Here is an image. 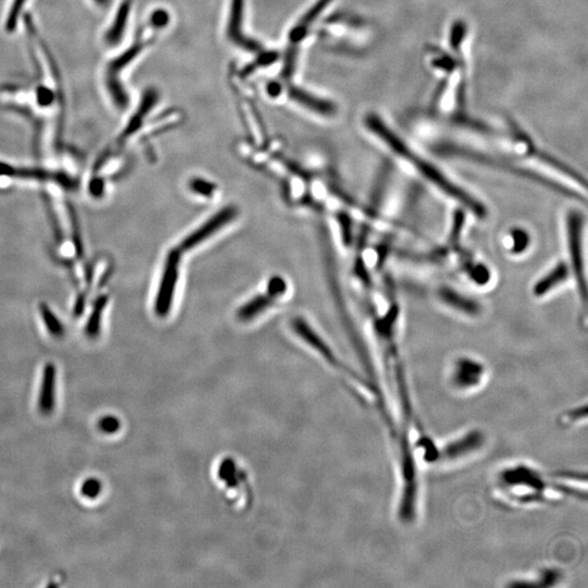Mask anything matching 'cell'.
Listing matches in <instances>:
<instances>
[{
    "instance_id": "cell-9",
    "label": "cell",
    "mask_w": 588,
    "mask_h": 588,
    "mask_svg": "<svg viewBox=\"0 0 588 588\" xmlns=\"http://www.w3.org/2000/svg\"><path fill=\"white\" fill-rule=\"evenodd\" d=\"M181 254V251L178 248L169 251L167 254L162 279L155 299V313L160 317H165L171 311L180 277Z\"/></svg>"
},
{
    "instance_id": "cell-16",
    "label": "cell",
    "mask_w": 588,
    "mask_h": 588,
    "mask_svg": "<svg viewBox=\"0 0 588 588\" xmlns=\"http://www.w3.org/2000/svg\"><path fill=\"white\" fill-rule=\"evenodd\" d=\"M532 243V235L526 228L514 226L507 230L505 237V249L513 258L524 255L530 250Z\"/></svg>"
},
{
    "instance_id": "cell-24",
    "label": "cell",
    "mask_w": 588,
    "mask_h": 588,
    "mask_svg": "<svg viewBox=\"0 0 588 588\" xmlns=\"http://www.w3.org/2000/svg\"><path fill=\"white\" fill-rule=\"evenodd\" d=\"M99 427L104 434H115L120 428V421L115 417H105L99 421Z\"/></svg>"
},
{
    "instance_id": "cell-2",
    "label": "cell",
    "mask_w": 588,
    "mask_h": 588,
    "mask_svg": "<svg viewBox=\"0 0 588 588\" xmlns=\"http://www.w3.org/2000/svg\"><path fill=\"white\" fill-rule=\"evenodd\" d=\"M471 51L472 30L462 18L450 21L442 43H430L425 47V68L436 81L429 114L450 119L467 112Z\"/></svg>"
},
{
    "instance_id": "cell-17",
    "label": "cell",
    "mask_w": 588,
    "mask_h": 588,
    "mask_svg": "<svg viewBox=\"0 0 588 588\" xmlns=\"http://www.w3.org/2000/svg\"><path fill=\"white\" fill-rule=\"evenodd\" d=\"M55 367L51 364H49V365H46L45 369H44L41 394L38 396V409L41 411L42 414H51L53 408H55Z\"/></svg>"
},
{
    "instance_id": "cell-22",
    "label": "cell",
    "mask_w": 588,
    "mask_h": 588,
    "mask_svg": "<svg viewBox=\"0 0 588 588\" xmlns=\"http://www.w3.org/2000/svg\"><path fill=\"white\" fill-rule=\"evenodd\" d=\"M101 482L96 478H89L83 482L81 487V494L85 498L94 499L101 494Z\"/></svg>"
},
{
    "instance_id": "cell-23",
    "label": "cell",
    "mask_w": 588,
    "mask_h": 588,
    "mask_svg": "<svg viewBox=\"0 0 588 588\" xmlns=\"http://www.w3.org/2000/svg\"><path fill=\"white\" fill-rule=\"evenodd\" d=\"M267 289L268 294L271 298L276 299L278 296L285 294V291H287V283H285V279H283V278L279 277V276H275L268 283Z\"/></svg>"
},
{
    "instance_id": "cell-26",
    "label": "cell",
    "mask_w": 588,
    "mask_h": 588,
    "mask_svg": "<svg viewBox=\"0 0 588 588\" xmlns=\"http://www.w3.org/2000/svg\"><path fill=\"white\" fill-rule=\"evenodd\" d=\"M94 3H96L99 7L106 8L110 5L111 0H93Z\"/></svg>"
},
{
    "instance_id": "cell-1",
    "label": "cell",
    "mask_w": 588,
    "mask_h": 588,
    "mask_svg": "<svg viewBox=\"0 0 588 588\" xmlns=\"http://www.w3.org/2000/svg\"><path fill=\"white\" fill-rule=\"evenodd\" d=\"M384 283L386 310L373 312V331L378 346L381 374L387 387L384 394L385 409L394 428L404 437H410L423 428L415 411L414 399L407 376V369L400 346L401 308L394 280L387 276Z\"/></svg>"
},
{
    "instance_id": "cell-10",
    "label": "cell",
    "mask_w": 588,
    "mask_h": 588,
    "mask_svg": "<svg viewBox=\"0 0 588 588\" xmlns=\"http://www.w3.org/2000/svg\"><path fill=\"white\" fill-rule=\"evenodd\" d=\"M237 214H239V210L233 205H229V206L221 208V210L215 212L212 216H210L204 224L194 230L192 233L187 235L180 243L178 249L181 252H189V251L194 250L205 241L210 239L212 235L219 233L220 230L231 224L237 217Z\"/></svg>"
},
{
    "instance_id": "cell-12",
    "label": "cell",
    "mask_w": 588,
    "mask_h": 588,
    "mask_svg": "<svg viewBox=\"0 0 588 588\" xmlns=\"http://www.w3.org/2000/svg\"><path fill=\"white\" fill-rule=\"evenodd\" d=\"M572 279L570 267L564 258L557 260L551 268L538 278L532 287L534 298L543 299L551 296L555 291L568 283Z\"/></svg>"
},
{
    "instance_id": "cell-20",
    "label": "cell",
    "mask_w": 588,
    "mask_h": 588,
    "mask_svg": "<svg viewBox=\"0 0 588 588\" xmlns=\"http://www.w3.org/2000/svg\"><path fill=\"white\" fill-rule=\"evenodd\" d=\"M275 299L267 296H256L251 299L246 303L243 304L237 312V317L242 321H252L260 314L267 311L268 308L274 303Z\"/></svg>"
},
{
    "instance_id": "cell-3",
    "label": "cell",
    "mask_w": 588,
    "mask_h": 588,
    "mask_svg": "<svg viewBox=\"0 0 588 588\" xmlns=\"http://www.w3.org/2000/svg\"><path fill=\"white\" fill-rule=\"evenodd\" d=\"M362 124L369 137L388 153L394 162L407 167L417 177L424 180L425 183L457 204V208L467 210L473 217L480 220L487 218V208L480 199L459 185L424 153L404 139L380 112L367 111L362 119Z\"/></svg>"
},
{
    "instance_id": "cell-6",
    "label": "cell",
    "mask_w": 588,
    "mask_h": 588,
    "mask_svg": "<svg viewBox=\"0 0 588 588\" xmlns=\"http://www.w3.org/2000/svg\"><path fill=\"white\" fill-rule=\"evenodd\" d=\"M326 30L335 49L353 55L367 53L378 38V28L373 21L351 13L335 15L326 24Z\"/></svg>"
},
{
    "instance_id": "cell-19",
    "label": "cell",
    "mask_w": 588,
    "mask_h": 588,
    "mask_svg": "<svg viewBox=\"0 0 588 588\" xmlns=\"http://www.w3.org/2000/svg\"><path fill=\"white\" fill-rule=\"evenodd\" d=\"M157 103V93L154 90H149L145 92V95L142 99L141 104L137 108V112L132 116L130 121L126 124V129L122 132L121 139H128L132 137L134 132L139 131L141 129L142 124L144 121L147 115L151 112L152 108H154Z\"/></svg>"
},
{
    "instance_id": "cell-13",
    "label": "cell",
    "mask_w": 588,
    "mask_h": 588,
    "mask_svg": "<svg viewBox=\"0 0 588 588\" xmlns=\"http://www.w3.org/2000/svg\"><path fill=\"white\" fill-rule=\"evenodd\" d=\"M484 444V437L478 432H469L459 439H453L447 444V447L438 451V461L457 462L460 460L470 457L478 451Z\"/></svg>"
},
{
    "instance_id": "cell-5",
    "label": "cell",
    "mask_w": 588,
    "mask_h": 588,
    "mask_svg": "<svg viewBox=\"0 0 588 588\" xmlns=\"http://www.w3.org/2000/svg\"><path fill=\"white\" fill-rule=\"evenodd\" d=\"M419 137H424L432 152L439 156L489 168L526 180L555 194L568 197L570 200L586 202V194L581 192L582 190L533 165L516 160L514 157L496 152L494 149L457 141L435 132H423L421 135L419 134Z\"/></svg>"
},
{
    "instance_id": "cell-8",
    "label": "cell",
    "mask_w": 588,
    "mask_h": 588,
    "mask_svg": "<svg viewBox=\"0 0 588 588\" xmlns=\"http://www.w3.org/2000/svg\"><path fill=\"white\" fill-rule=\"evenodd\" d=\"M488 378L486 364L474 356H457L448 371V383L455 394L461 396L476 394L482 390Z\"/></svg>"
},
{
    "instance_id": "cell-18",
    "label": "cell",
    "mask_w": 588,
    "mask_h": 588,
    "mask_svg": "<svg viewBox=\"0 0 588 588\" xmlns=\"http://www.w3.org/2000/svg\"><path fill=\"white\" fill-rule=\"evenodd\" d=\"M131 7V0H124V3H121V5L119 7L116 15H115L114 21L105 34V42H106L107 45L116 46L122 41L126 26H128Z\"/></svg>"
},
{
    "instance_id": "cell-14",
    "label": "cell",
    "mask_w": 588,
    "mask_h": 588,
    "mask_svg": "<svg viewBox=\"0 0 588 588\" xmlns=\"http://www.w3.org/2000/svg\"><path fill=\"white\" fill-rule=\"evenodd\" d=\"M245 0H233L230 11L228 35L235 43L244 46L249 49H258V44L246 37L243 33V19H244Z\"/></svg>"
},
{
    "instance_id": "cell-21",
    "label": "cell",
    "mask_w": 588,
    "mask_h": 588,
    "mask_svg": "<svg viewBox=\"0 0 588 588\" xmlns=\"http://www.w3.org/2000/svg\"><path fill=\"white\" fill-rule=\"evenodd\" d=\"M26 1L28 0H13L10 10L8 13L7 23H6L8 31H10L11 32V31L15 30V26L18 24L21 11H22L23 7L26 6Z\"/></svg>"
},
{
    "instance_id": "cell-15",
    "label": "cell",
    "mask_w": 588,
    "mask_h": 588,
    "mask_svg": "<svg viewBox=\"0 0 588 588\" xmlns=\"http://www.w3.org/2000/svg\"><path fill=\"white\" fill-rule=\"evenodd\" d=\"M291 99L298 101L299 104L303 105L306 108L315 111L317 114L324 117L336 116L338 107L335 103L329 99H321L314 96L312 94L306 93L298 87L291 89Z\"/></svg>"
},
{
    "instance_id": "cell-4",
    "label": "cell",
    "mask_w": 588,
    "mask_h": 588,
    "mask_svg": "<svg viewBox=\"0 0 588 588\" xmlns=\"http://www.w3.org/2000/svg\"><path fill=\"white\" fill-rule=\"evenodd\" d=\"M578 474L549 473L528 462H512L498 469L492 492L511 507H540L566 497H581Z\"/></svg>"
},
{
    "instance_id": "cell-25",
    "label": "cell",
    "mask_w": 588,
    "mask_h": 588,
    "mask_svg": "<svg viewBox=\"0 0 588 588\" xmlns=\"http://www.w3.org/2000/svg\"><path fill=\"white\" fill-rule=\"evenodd\" d=\"M191 189L194 191L195 193H199V194L206 195H212L214 193L215 187L214 185L208 183V181H204V180L196 179L194 181L191 182Z\"/></svg>"
},
{
    "instance_id": "cell-11",
    "label": "cell",
    "mask_w": 588,
    "mask_h": 588,
    "mask_svg": "<svg viewBox=\"0 0 588 588\" xmlns=\"http://www.w3.org/2000/svg\"><path fill=\"white\" fill-rule=\"evenodd\" d=\"M435 299L451 312L475 319L482 314V305L476 299L450 285H439L434 290Z\"/></svg>"
},
{
    "instance_id": "cell-7",
    "label": "cell",
    "mask_w": 588,
    "mask_h": 588,
    "mask_svg": "<svg viewBox=\"0 0 588 588\" xmlns=\"http://www.w3.org/2000/svg\"><path fill=\"white\" fill-rule=\"evenodd\" d=\"M586 217L583 210L570 208L564 217L566 262L570 267L572 280L578 290V298L586 311L587 305V277L585 263Z\"/></svg>"
}]
</instances>
